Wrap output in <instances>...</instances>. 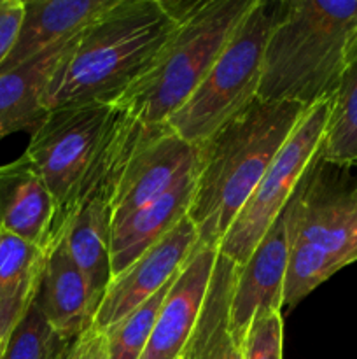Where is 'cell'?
I'll return each instance as SVG.
<instances>
[{"mask_svg": "<svg viewBox=\"0 0 357 359\" xmlns=\"http://www.w3.org/2000/svg\"><path fill=\"white\" fill-rule=\"evenodd\" d=\"M163 4L177 27L150 69L118 100L142 126L167 125L188 102L255 0Z\"/></svg>", "mask_w": 357, "mask_h": 359, "instance_id": "8992f818", "label": "cell"}, {"mask_svg": "<svg viewBox=\"0 0 357 359\" xmlns=\"http://www.w3.org/2000/svg\"><path fill=\"white\" fill-rule=\"evenodd\" d=\"M275 6L255 0L202 84L167 121L186 142L200 147L258 98Z\"/></svg>", "mask_w": 357, "mask_h": 359, "instance_id": "52a82bcc", "label": "cell"}, {"mask_svg": "<svg viewBox=\"0 0 357 359\" xmlns=\"http://www.w3.org/2000/svg\"><path fill=\"white\" fill-rule=\"evenodd\" d=\"M76 37L0 72V140L16 132L34 133L41 126L49 112L44 107L49 81Z\"/></svg>", "mask_w": 357, "mask_h": 359, "instance_id": "e0dca14e", "label": "cell"}, {"mask_svg": "<svg viewBox=\"0 0 357 359\" xmlns=\"http://www.w3.org/2000/svg\"><path fill=\"white\" fill-rule=\"evenodd\" d=\"M331 114V100L321 102L307 111L284 144L251 198L241 207L233 224L219 244V252L238 266L251 258L276 217L289 203L298 182L321 151Z\"/></svg>", "mask_w": 357, "mask_h": 359, "instance_id": "ba28073f", "label": "cell"}, {"mask_svg": "<svg viewBox=\"0 0 357 359\" xmlns=\"http://www.w3.org/2000/svg\"><path fill=\"white\" fill-rule=\"evenodd\" d=\"M289 262L282 309L357 262V174L328 163L321 151L286 207Z\"/></svg>", "mask_w": 357, "mask_h": 359, "instance_id": "5b68a950", "label": "cell"}, {"mask_svg": "<svg viewBox=\"0 0 357 359\" xmlns=\"http://www.w3.org/2000/svg\"><path fill=\"white\" fill-rule=\"evenodd\" d=\"M118 0H23L24 14L14 48L0 72L76 37Z\"/></svg>", "mask_w": 357, "mask_h": 359, "instance_id": "9a60e30c", "label": "cell"}, {"mask_svg": "<svg viewBox=\"0 0 357 359\" xmlns=\"http://www.w3.org/2000/svg\"><path fill=\"white\" fill-rule=\"evenodd\" d=\"M177 276V273H175ZM175 276L170 283L161 287L154 297H150L146 304L126 316L125 319L105 330V346H107V359H140L146 351L149 337L156 325L158 314L163 305L164 297L174 283Z\"/></svg>", "mask_w": 357, "mask_h": 359, "instance_id": "7402d4cb", "label": "cell"}, {"mask_svg": "<svg viewBox=\"0 0 357 359\" xmlns=\"http://www.w3.org/2000/svg\"><path fill=\"white\" fill-rule=\"evenodd\" d=\"M72 344L51 328L34 304L7 340L0 359H65Z\"/></svg>", "mask_w": 357, "mask_h": 359, "instance_id": "603a6c76", "label": "cell"}, {"mask_svg": "<svg viewBox=\"0 0 357 359\" xmlns=\"http://www.w3.org/2000/svg\"><path fill=\"white\" fill-rule=\"evenodd\" d=\"M357 48V0L276 2L258 98L314 107L335 97Z\"/></svg>", "mask_w": 357, "mask_h": 359, "instance_id": "277c9868", "label": "cell"}, {"mask_svg": "<svg viewBox=\"0 0 357 359\" xmlns=\"http://www.w3.org/2000/svg\"><path fill=\"white\" fill-rule=\"evenodd\" d=\"M198 168V147L167 125L142 126L111 195L112 224L177 188Z\"/></svg>", "mask_w": 357, "mask_h": 359, "instance_id": "9c48e42d", "label": "cell"}, {"mask_svg": "<svg viewBox=\"0 0 357 359\" xmlns=\"http://www.w3.org/2000/svg\"><path fill=\"white\" fill-rule=\"evenodd\" d=\"M310 107L255 98L198 147L188 217L198 244L219 249L224 235Z\"/></svg>", "mask_w": 357, "mask_h": 359, "instance_id": "7a4b0ae2", "label": "cell"}, {"mask_svg": "<svg viewBox=\"0 0 357 359\" xmlns=\"http://www.w3.org/2000/svg\"><path fill=\"white\" fill-rule=\"evenodd\" d=\"M195 184L196 172L170 193L112 224L111 258L114 277L128 269L188 216Z\"/></svg>", "mask_w": 357, "mask_h": 359, "instance_id": "ac0fdd59", "label": "cell"}, {"mask_svg": "<svg viewBox=\"0 0 357 359\" xmlns=\"http://www.w3.org/2000/svg\"><path fill=\"white\" fill-rule=\"evenodd\" d=\"M23 14V0H0V67L13 51Z\"/></svg>", "mask_w": 357, "mask_h": 359, "instance_id": "d4e9b609", "label": "cell"}, {"mask_svg": "<svg viewBox=\"0 0 357 359\" xmlns=\"http://www.w3.org/2000/svg\"><path fill=\"white\" fill-rule=\"evenodd\" d=\"M240 347L241 359H282V312L255 316Z\"/></svg>", "mask_w": 357, "mask_h": 359, "instance_id": "cb8c5ba5", "label": "cell"}, {"mask_svg": "<svg viewBox=\"0 0 357 359\" xmlns=\"http://www.w3.org/2000/svg\"><path fill=\"white\" fill-rule=\"evenodd\" d=\"M238 265L219 252L198 323L182 359H241V347L230 328V309Z\"/></svg>", "mask_w": 357, "mask_h": 359, "instance_id": "ffe728a7", "label": "cell"}, {"mask_svg": "<svg viewBox=\"0 0 357 359\" xmlns=\"http://www.w3.org/2000/svg\"><path fill=\"white\" fill-rule=\"evenodd\" d=\"M65 359H107L105 333L97 328H90L86 333L77 337L70 347Z\"/></svg>", "mask_w": 357, "mask_h": 359, "instance_id": "484cf974", "label": "cell"}, {"mask_svg": "<svg viewBox=\"0 0 357 359\" xmlns=\"http://www.w3.org/2000/svg\"><path fill=\"white\" fill-rule=\"evenodd\" d=\"M142 125L118 102H70L52 107L31 133L27 154L55 196V237L80 207L118 177Z\"/></svg>", "mask_w": 357, "mask_h": 359, "instance_id": "6da1fadb", "label": "cell"}, {"mask_svg": "<svg viewBox=\"0 0 357 359\" xmlns=\"http://www.w3.org/2000/svg\"><path fill=\"white\" fill-rule=\"evenodd\" d=\"M219 249L198 244L164 297L140 359H182L198 323Z\"/></svg>", "mask_w": 357, "mask_h": 359, "instance_id": "7c38bea8", "label": "cell"}, {"mask_svg": "<svg viewBox=\"0 0 357 359\" xmlns=\"http://www.w3.org/2000/svg\"><path fill=\"white\" fill-rule=\"evenodd\" d=\"M321 158L338 167L357 168V48L331 98Z\"/></svg>", "mask_w": 357, "mask_h": 359, "instance_id": "44dd1931", "label": "cell"}, {"mask_svg": "<svg viewBox=\"0 0 357 359\" xmlns=\"http://www.w3.org/2000/svg\"><path fill=\"white\" fill-rule=\"evenodd\" d=\"M35 305L52 330L76 340L93 328L97 311L84 276L70 256L65 238H56L46 252Z\"/></svg>", "mask_w": 357, "mask_h": 359, "instance_id": "5bb4252c", "label": "cell"}, {"mask_svg": "<svg viewBox=\"0 0 357 359\" xmlns=\"http://www.w3.org/2000/svg\"><path fill=\"white\" fill-rule=\"evenodd\" d=\"M198 245V231L188 216L112 279L94 316L98 332L112 328L167 286Z\"/></svg>", "mask_w": 357, "mask_h": 359, "instance_id": "30bf717a", "label": "cell"}, {"mask_svg": "<svg viewBox=\"0 0 357 359\" xmlns=\"http://www.w3.org/2000/svg\"><path fill=\"white\" fill-rule=\"evenodd\" d=\"M118 177L108 181L80 207L63 233L70 256L86 279L97 312L114 279L111 258V195Z\"/></svg>", "mask_w": 357, "mask_h": 359, "instance_id": "2e32d148", "label": "cell"}, {"mask_svg": "<svg viewBox=\"0 0 357 359\" xmlns=\"http://www.w3.org/2000/svg\"><path fill=\"white\" fill-rule=\"evenodd\" d=\"M175 27L163 0H118L77 35L49 81L44 107L118 102L150 69Z\"/></svg>", "mask_w": 357, "mask_h": 359, "instance_id": "3957f363", "label": "cell"}, {"mask_svg": "<svg viewBox=\"0 0 357 359\" xmlns=\"http://www.w3.org/2000/svg\"><path fill=\"white\" fill-rule=\"evenodd\" d=\"M287 262L289 238L284 209L255 245L247 263L238 266L230 309V328L238 344L245 339L255 316L282 312Z\"/></svg>", "mask_w": 357, "mask_h": 359, "instance_id": "8fae6325", "label": "cell"}, {"mask_svg": "<svg viewBox=\"0 0 357 359\" xmlns=\"http://www.w3.org/2000/svg\"><path fill=\"white\" fill-rule=\"evenodd\" d=\"M46 251L0 231V354L38 293Z\"/></svg>", "mask_w": 357, "mask_h": 359, "instance_id": "d6986e66", "label": "cell"}, {"mask_svg": "<svg viewBox=\"0 0 357 359\" xmlns=\"http://www.w3.org/2000/svg\"><path fill=\"white\" fill-rule=\"evenodd\" d=\"M56 214L55 196L27 154L0 165V231L48 252Z\"/></svg>", "mask_w": 357, "mask_h": 359, "instance_id": "4fadbf2b", "label": "cell"}]
</instances>
